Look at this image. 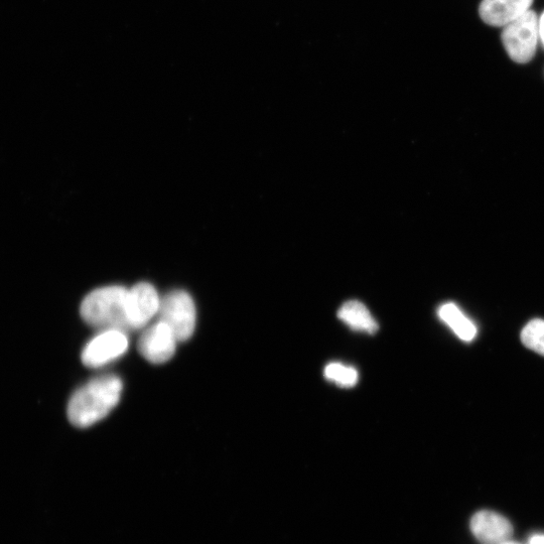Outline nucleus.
Listing matches in <instances>:
<instances>
[{
  "instance_id": "obj_1",
  "label": "nucleus",
  "mask_w": 544,
  "mask_h": 544,
  "mask_svg": "<svg viewBox=\"0 0 544 544\" xmlns=\"http://www.w3.org/2000/svg\"><path fill=\"white\" fill-rule=\"evenodd\" d=\"M123 384L108 375L90 381L78 389L68 405V418L77 428H88L108 416L119 402Z\"/></svg>"
},
{
  "instance_id": "obj_2",
  "label": "nucleus",
  "mask_w": 544,
  "mask_h": 544,
  "mask_svg": "<svg viewBox=\"0 0 544 544\" xmlns=\"http://www.w3.org/2000/svg\"><path fill=\"white\" fill-rule=\"evenodd\" d=\"M128 289L105 287L90 293L82 302L80 313L90 326L102 331L129 329L127 319Z\"/></svg>"
},
{
  "instance_id": "obj_3",
  "label": "nucleus",
  "mask_w": 544,
  "mask_h": 544,
  "mask_svg": "<svg viewBox=\"0 0 544 544\" xmlns=\"http://www.w3.org/2000/svg\"><path fill=\"white\" fill-rule=\"evenodd\" d=\"M538 38V19L533 11H528L504 27L501 36L503 46L510 59L518 64H526L533 59Z\"/></svg>"
},
{
  "instance_id": "obj_4",
  "label": "nucleus",
  "mask_w": 544,
  "mask_h": 544,
  "mask_svg": "<svg viewBox=\"0 0 544 544\" xmlns=\"http://www.w3.org/2000/svg\"><path fill=\"white\" fill-rule=\"evenodd\" d=\"M160 321L167 324L178 342L189 340L196 328L197 312L192 297L185 291H174L161 300Z\"/></svg>"
},
{
  "instance_id": "obj_5",
  "label": "nucleus",
  "mask_w": 544,
  "mask_h": 544,
  "mask_svg": "<svg viewBox=\"0 0 544 544\" xmlns=\"http://www.w3.org/2000/svg\"><path fill=\"white\" fill-rule=\"evenodd\" d=\"M161 298L148 283H140L128 290L127 319L130 330H139L159 314Z\"/></svg>"
},
{
  "instance_id": "obj_6",
  "label": "nucleus",
  "mask_w": 544,
  "mask_h": 544,
  "mask_svg": "<svg viewBox=\"0 0 544 544\" xmlns=\"http://www.w3.org/2000/svg\"><path fill=\"white\" fill-rule=\"evenodd\" d=\"M128 338L118 330L103 331L84 348L81 358L85 366L99 368L122 356L128 349Z\"/></svg>"
},
{
  "instance_id": "obj_7",
  "label": "nucleus",
  "mask_w": 544,
  "mask_h": 544,
  "mask_svg": "<svg viewBox=\"0 0 544 544\" xmlns=\"http://www.w3.org/2000/svg\"><path fill=\"white\" fill-rule=\"evenodd\" d=\"M177 338L171 328L159 322L144 332L139 341L140 353L154 364L168 362L174 356Z\"/></svg>"
},
{
  "instance_id": "obj_8",
  "label": "nucleus",
  "mask_w": 544,
  "mask_h": 544,
  "mask_svg": "<svg viewBox=\"0 0 544 544\" xmlns=\"http://www.w3.org/2000/svg\"><path fill=\"white\" fill-rule=\"evenodd\" d=\"M533 0H482L479 8L481 19L492 27H506L528 11Z\"/></svg>"
},
{
  "instance_id": "obj_9",
  "label": "nucleus",
  "mask_w": 544,
  "mask_h": 544,
  "mask_svg": "<svg viewBox=\"0 0 544 544\" xmlns=\"http://www.w3.org/2000/svg\"><path fill=\"white\" fill-rule=\"evenodd\" d=\"M471 529L478 540L486 544H502L511 537L513 528L508 519L493 511H480L471 521Z\"/></svg>"
},
{
  "instance_id": "obj_10",
  "label": "nucleus",
  "mask_w": 544,
  "mask_h": 544,
  "mask_svg": "<svg viewBox=\"0 0 544 544\" xmlns=\"http://www.w3.org/2000/svg\"><path fill=\"white\" fill-rule=\"evenodd\" d=\"M338 318L352 330L373 335L378 331V324L367 308L358 301L345 303L338 312Z\"/></svg>"
},
{
  "instance_id": "obj_11",
  "label": "nucleus",
  "mask_w": 544,
  "mask_h": 544,
  "mask_svg": "<svg viewBox=\"0 0 544 544\" xmlns=\"http://www.w3.org/2000/svg\"><path fill=\"white\" fill-rule=\"evenodd\" d=\"M440 319L464 342H471L477 336L476 325L453 303L439 309Z\"/></svg>"
},
{
  "instance_id": "obj_12",
  "label": "nucleus",
  "mask_w": 544,
  "mask_h": 544,
  "mask_svg": "<svg viewBox=\"0 0 544 544\" xmlns=\"http://www.w3.org/2000/svg\"><path fill=\"white\" fill-rule=\"evenodd\" d=\"M521 341L526 348L544 356V321H530L521 332Z\"/></svg>"
},
{
  "instance_id": "obj_13",
  "label": "nucleus",
  "mask_w": 544,
  "mask_h": 544,
  "mask_svg": "<svg viewBox=\"0 0 544 544\" xmlns=\"http://www.w3.org/2000/svg\"><path fill=\"white\" fill-rule=\"evenodd\" d=\"M324 373L329 381L340 387H353L358 382L357 370L341 363H330Z\"/></svg>"
},
{
  "instance_id": "obj_14",
  "label": "nucleus",
  "mask_w": 544,
  "mask_h": 544,
  "mask_svg": "<svg viewBox=\"0 0 544 544\" xmlns=\"http://www.w3.org/2000/svg\"><path fill=\"white\" fill-rule=\"evenodd\" d=\"M538 31H539V38L544 46V13L538 20Z\"/></svg>"
},
{
  "instance_id": "obj_15",
  "label": "nucleus",
  "mask_w": 544,
  "mask_h": 544,
  "mask_svg": "<svg viewBox=\"0 0 544 544\" xmlns=\"http://www.w3.org/2000/svg\"><path fill=\"white\" fill-rule=\"evenodd\" d=\"M529 544H544V534H537L529 539Z\"/></svg>"
},
{
  "instance_id": "obj_16",
  "label": "nucleus",
  "mask_w": 544,
  "mask_h": 544,
  "mask_svg": "<svg viewBox=\"0 0 544 544\" xmlns=\"http://www.w3.org/2000/svg\"><path fill=\"white\" fill-rule=\"evenodd\" d=\"M502 544H517V543H513V542L507 541V542H504V543H502Z\"/></svg>"
}]
</instances>
